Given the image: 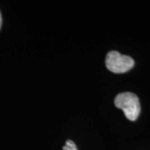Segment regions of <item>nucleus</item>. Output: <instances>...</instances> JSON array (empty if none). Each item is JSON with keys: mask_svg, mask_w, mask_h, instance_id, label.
Wrapping results in <instances>:
<instances>
[{"mask_svg": "<svg viewBox=\"0 0 150 150\" xmlns=\"http://www.w3.org/2000/svg\"><path fill=\"white\" fill-rule=\"evenodd\" d=\"M115 106L122 109L125 117L130 121H135L140 113V103L139 97L134 93L125 92L118 93L114 99Z\"/></svg>", "mask_w": 150, "mask_h": 150, "instance_id": "1", "label": "nucleus"}, {"mask_svg": "<svg viewBox=\"0 0 150 150\" xmlns=\"http://www.w3.org/2000/svg\"><path fill=\"white\" fill-rule=\"evenodd\" d=\"M106 67L114 74H123L133 69L134 60L131 57L123 55L117 51L108 52L105 59Z\"/></svg>", "mask_w": 150, "mask_h": 150, "instance_id": "2", "label": "nucleus"}, {"mask_svg": "<svg viewBox=\"0 0 150 150\" xmlns=\"http://www.w3.org/2000/svg\"><path fill=\"white\" fill-rule=\"evenodd\" d=\"M63 149L64 150H78V149H77V147H76V145H75L74 143L72 140L69 139L66 141L65 145L64 146Z\"/></svg>", "mask_w": 150, "mask_h": 150, "instance_id": "3", "label": "nucleus"}, {"mask_svg": "<svg viewBox=\"0 0 150 150\" xmlns=\"http://www.w3.org/2000/svg\"><path fill=\"white\" fill-rule=\"evenodd\" d=\"M2 26V15H1V13H0V28Z\"/></svg>", "mask_w": 150, "mask_h": 150, "instance_id": "4", "label": "nucleus"}]
</instances>
